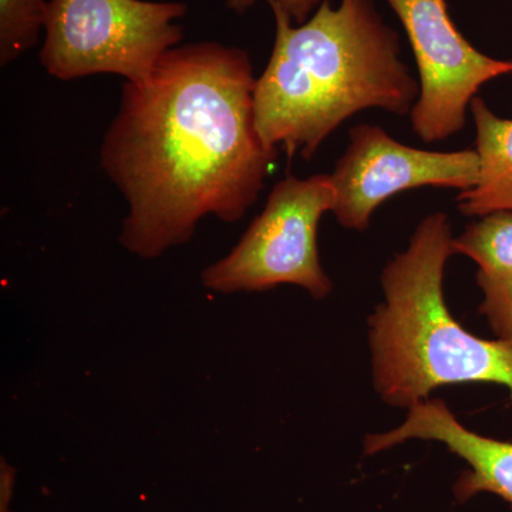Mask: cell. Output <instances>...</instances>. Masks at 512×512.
<instances>
[{"label": "cell", "instance_id": "obj_2", "mask_svg": "<svg viewBox=\"0 0 512 512\" xmlns=\"http://www.w3.org/2000/svg\"><path fill=\"white\" fill-rule=\"evenodd\" d=\"M271 59L256 79V128L271 150L311 160L339 126L360 111L412 113L420 83L400 57L399 35L373 0H322L302 25L275 0Z\"/></svg>", "mask_w": 512, "mask_h": 512}, {"label": "cell", "instance_id": "obj_11", "mask_svg": "<svg viewBox=\"0 0 512 512\" xmlns=\"http://www.w3.org/2000/svg\"><path fill=\"white\" fill-rule=\"evenodd\" d=\"M46 0H0V64L32 49L45 29Z\"/></svg>", "mask_w": 512, "mask_h": 512}, {"label": "cell", "instance_id": "obj_12", "mask_svg": "<svg viewBox=\"0 0 512 512\" xmlns=\"http://www.w3.org/2000/svg\"><path fill=\"white\" fill-rule=\"evenodd\" d=\"M483 291L480 313L490 323L498 339L512 343V275L491 278L477 274Z\"/></svg>", "mask_w": 512, "mask_h": 512}, {"label": "cell", "instance_id": "obj_8", "mask_svg": "<svg viewBox=\"0 0 512 512\" xmlns=\"http://www.w3.org/2000/svg\"><path fill=\"white\" fill-rule=\"evenodd\" d=\"M409 440L437 441L466 463L453 485L458 503L478 494L503 498L512 508V443L481 436L458 421L446 402L427 399L409 409L396 429L367 434L363 456H375Z\"/></svg>", "mask_w": 512, "mask_h": 512}, {"label": "cell", "instance_id": "obj_5", "mask_svg": "<svg viewBox=\"0 0 512 512\" xmlns=\"http://www.w3.org/2000/svg\"><path fill=\"white\" fill-rule=\"evenodd\" d=\"M335 200L328 174L279 181L238 244L202 271V286L229 295L295 285L313 299L328 298L333 282L320 264L318 228Z\"/></svg>", "mask_w": 512, "mask_h": 512}, {"label": "cell", "instance_id": "obj_13", "mask_svg": "<svg viewBox=\"0 0 512 512\" xmlns=\"http://www.w3.org/2000/svg\"><path fill=\"white\" fill-rule=\"evenodd\" d=\"M293 23L302 25L309 19L313 10L318 9L322 0H275ZM256 3V0H227V8L232 12H248Z\"/></svg>", "mask_w": 512, "mask_h": 512}, {"label": "cell", "instance_id": "obj_10", "mask_svg": "<svg viewBox=\"0 0 512 512\" xmlns=\"http://www.w3.org/2000/svg\"><path fill=\"white\" fill-rule=\"evenodd\" d=\"M453 251L473 259L480 275H512V211H495L481 217L453 239Z\"/></svg>", "mask_w": 512, "mask_h": 512}, {"label": "cell", "instance_id": "obj_14", "mask_svg": "<svg viewBox=\"0 0 512 512\" xmlns=\"http://www.w3.org/2000/svg\"><path fill=\"white\" fill-rule=\"evenodd\" d=\"M16 487V470L5 458L0 460V512L10 511Z\"/></svg>", "mask_w": 512, "mask_h": 512}, {"label": "cell", "instance_id": "obj_7", "mask_svg": "<svg viewBox=\"0 0 512 512\" xmlns=\"http://www.w3.org/2000/svg\"><path fill=\"white\" fill-rule=\"evenodd\" d=\"M336 200L332 214L343 228L365 231L373 212L393 195L417 187L467 191L480 177L476 150H419L399 143L382 127L362 124L330 174Z\"/></svg>", "mask_w": 512, "mask_h": 512}, {"label": "cell", "instance_id": "obj_9", "mask_svg": "<svg viewBox=\"0 0 512 512\" xmlns=\"http://www.w3.org/2000/svg\"><path fill=\"white\" fill-rule=\"evenodd\" d=\"M476 124V151L480 158L477 184L458 194V210L467 217L512 211V120L495 116L483 99L470 104Z\"/></svg>", "mask_w": 512, "mask_h": 512}, {"label": "cell", "instance_id": "obj_6", "mask_svg": "<svg viewBox=\"0 0 512 512\" xmlns=\"http://www.w3.org/2000/svg\"><path fill=\"white\" fill-rule=\"evenodd\" d=\"M402 22L419 69L420 94L412 110L424 143L453 137L481 86L512 73V60L478 52L448 13L446 0H387Z\"/></svg>", "mask_w": 512, "mask_h": 512}, {"label": "cell", "instance_id": "obj_3", "mask_svg": "<svg viewBox=\"0 0 512 512\" xmlns=\"http://www.w3.org/2000/svg\"><path fill=\"white\" fill-rule=\"evenodd\" d=\"M453 239L444 212L427 215L384 266V301L367 323L373 386L389 406L409 410L434 390L464 383L500 384L512 400V343L478 338L448 309L443 281Z\"/></svg>", "mask_w": 512, "mask_h": 512}, {"label": "cell", "instance_id": "obj_4", "mask_svg": "<svg viewBox=\"0 0 512 512\" xmlns=\"http://www.w3.org/2000/svg\"><path fill=\"white\" fill-rule=\"evenodd\" d=\"M185 13L178 2L50 0L40 63L63 82L107 73L144 82L183 40L175 20Z\"/></svg>", "mask_w": 512, "mask_h": 512}, {"label": "cell", "instance_id": "obj_1", "mask_svg": "<svg viewBox=\"0 0 512 512\" xmlns=\"http://www.w3.org/2000/svg\"><path fill=\"white\" fill-rule=\"evenodd\" d=\"M255 84L248 53L217 42L174 47L123 84L100 165L127 201L128 252L156 259L202 218L237 222L255 204L279 154L256 128Z\"/></svg>", "mask_w": 512, "mask_h": 512}]
</instances>
